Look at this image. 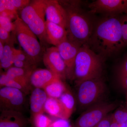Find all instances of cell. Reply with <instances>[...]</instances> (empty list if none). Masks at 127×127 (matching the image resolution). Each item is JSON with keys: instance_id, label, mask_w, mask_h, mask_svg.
<instances>
[{"instance_id": "obj_1", "label": "cell", "mask_w": 127, "mask_h": 127, "mask_svg": "<svg viewBox=\"0 0 127 127\" xmlns=\"http://www.w3.org/2000/svg\"><path fill=\"white\" fill-rule=\"evenodd\" d=\"M95 24L87 45L95 53L105 59L125 47L119 16L104 15Z\"/></svg>"}, {"instance_id": "obj_2", "label": "cell", "mask_w": 127, "mask_h": 127, "mask_svg": "<svg viewBox=\"0 0 127 127\" xmlns=\"http://www.w3.org/2000/svg\"><path fill=\"white\" fill-rule=\"evenodd\" d=\"M65 10L67 39L82 46L87 44L95 24L91 14L83 9L80 0H58Z\"/></svg>"}, {"instance_id": "obj_3", "label": "cell", "mask_w": 127, "mask_h": 127, "mask_svg": "<svg viewBox=\"0 0 127 127\" xmlns=\"http://www.w3.org/2000/svg\"><path fill=\"white\" fill-rule=\"evenodd\" d=\"M104 59L87 44L83 45L75 59L72 79L77 84L102 76Z\"/></svg>"}, {"instance_id": "obj_4", "label": "cell", "mask_w": 127, "mask_h": 127, "mask_svg": "<svg viewBox=\"0 0 127 127\" xmlns=\"http://www.w3.org/2000/svg\"><path fill=\"white\" fill-rule=\"evenodd\" d=\"M19 17L31 30L43 46L48 43L46 39L44 0L31 1L26 6L20 10Z\"/></svg>"}, {"instance_id": "obj_5", "label": "cell", "mask_w": 127, "mask_h": 127, "mask_svg": "<svg viewBox=\"0 0 127 127\" xmlns=\"http://www.w3.org/2000/svg\"><path fill=\"white\" fill-rule=\"evenodd\" d=\"M76 85L77 100L80 110L84 111L104 101L107 87L102 76L83 81Z\"/></svg>"}, {"instance_id": "obj_6", "label": "cell", "mask_w": 127, "mask_h": 127, "mask_svg": "<svg viewBox=\"0 0 127 127\" xmlns=\"http://www.w3.org/2000/svg\"><path fill=\"white\" fill-rule=\"evenodd\" d=\"M14 22L15 29L13 32L19 45L36 65L43 59L45 51L43 46L19 16Z\"/></svg>"}, {"instance_id": "obj_7", "label": "cell", "mask_w": 127, "mask_h": 127, "mask_svg": "<svg viewBox=\"0 0 127 127\" xmlns=\"http://www.w3.org/2000/svg\"><path fill=\"white\" fill-rule=\"evenodd\" d=\"M117 106L116 102L105 101L95 104L82 113L73 127H95Z\"/></svg>"}, {"instance_id": "obj_8", "label": "cell", "mask_w": 127, "mask_h": 127, "mask_svg": "<svg viewBox=\"0 0 127 127\" xmlns=\"http://www.w3.org/2000/svg\"><path fill=\"white\" fill-rule=\"evenodd\" d=\"M26 94L18 89L4 87L0 89V110L22 112L26 102Z\"/></svg>"}, {"instance_id": "obj_9", "label": "cell", "mask_w": 127, "mask_h": 127, "mask_svg": "<svg viewBox=\"0 0 127 127\" xmlns=\"http://www.w3.org/2000/svg\"><path fill=\"white\" fill-rule=\"evenodd\" d=\"M92 14L119 16L127 14V0H97L88 5Z\"/></svg>"}, {"instance_id": "obj_10", "label": "cell", "mask_w": 127, "mask_h": 127, "mask_svg": "<svg viewBox=\"0 0 127 127\" xmlns=\"http://www.w3.org/2000/svg\"><path fill=\"white\" fill-rule=\"evenodd\" d=\"M44 65L62 79L67 77L66 67L56 47L47 48L43 57Z\"/></svg>"}, {"instance_id": "obj_11", "label": "cell", "mask_w": 127, "mask_h": 127, "mask_svg": "<svg viewBox=\"0 0 127 127\" xmlns=\"http://www.w3.org/2000/svg\"><path fill=\"white\" fill-rule=\"evenodd\" d=\"M82 46L67 39L56 47L66 67L67 77L72 79L74 63Z\"/></svg>"}, {"instance_id": "obj_12", "label": "cell", "mask_w": 127, "mask_h": 127, "mask_svg": "<svg viewBox=\"0 0 127 127\" xmlns=\"http://www.w3.org/2000/svg\"><path fill=\"white\" fill-rule=\"evenodd\" d=\"M44 2L46 20L59 25L66 30V13L58 0H44Z\"/></svg>"}, {"instance_id": "obj_13", "label": "cell", "mask_w": 127, "mask_h": 127, "mask_svg": "<svg viewBox=\"0 0 127 127\" xmlns=\"http://www.w3.org/2000/svg\"><path fill=\"white\" fill-rule=\"evenodd\" d=\"M59 79L61 78L49 69L39 68L34 69L32 72L29 81L32 87L43 89L48 84Z\"/></svg>"}, {"instance_id": "obj_14", "label": "cell", "mask_w": 127, "mask_h": 127, "mask_svg": "<svg viewBox=\"0 0 127 127\" xmlns=\"http://www.w3.org/2000/svg\"><path fill=\"white\" fill-rule=\"evenodd\" d=\"M28 121L20 111H0V127H27Z\"/></svg>"}, {"instance_id": "obj_15", "label": "cell", "mask_w": 127, "mask_h": 127, "mask_svg": "<svg viewBox=\"0 0 127 127\" xmlns=\"http://www.w3.org/2000/svg\"><path fill=\"white\" fill-rule=\"evenodd\" d=\"M46 39L48 43L55 47L67 38V32L64 28L46 20L45 23Z\"/></svg>"}, {"instance_id": "obj_16", "label": "cell", "mask_w": 127, "mask_h": 127, "mask_svg": "<svg viewBox=\"0 0 127 127\" xmlns=\"http://www.w3.org/2000/svg\"><path fill=\"white\" fill-rule=\"evenodd\" d=\"M47 94L42 89L34 88L30 98L31 118L40 114L44 113V107L48 98Z\"/></svg>"}, {"instance_id": "obj_17", "label": "cell", "mask_w": 127, "mask_h": 127, "mask_svg": "<svg viewBox=\"0 0 127 127\" xmlns=\"http://www.w3.org/2000/svg\"><path fill=\"white\" fill-rule=\"evenodd\" d=\"M0 88L10 87L20 89L27 95L32 89L29 81L22 78H10L7 77L5 73L1 74L0 77Z\"/></svg>"}, {"instance_id": "obj_18", "label": "cell", "mask_w": 127, "mask_h": 127, "mask_svg": "<svg viewBox=\"0 0 127 127\" xmlns=\"http://www.w3.org/2000/svg\"><path fill=\"white\" fill-rule=\"evenodd\" d=\"M44 111L57 118L67 120L64 109L59 99L48 97L44 106Z\"/></svg>"}, {"instance_id": "obj_19", "label": "cell", "mask_w": 127, "mask_h": 127, "mask_svg": "<svg viewBox=\"0 0 127 127\" xmlns=\"http://www.w3.org/2000/svg\"><path fill=\"white\" fill-rule=\"evenodd\" d=\"M43 89L48 97L59 99L67 89L62 79H59L48 84Z\"/></svg>"}, {"instance_id": "obj_20", "label": "cell", "mask_w": 127, "mask_h": 127, "mask_svg": "<svg viewBox=\"0 0 127 127\" xmlns=\"http://www.w3.org/2000/svg\"><path fill=\"white\" fill-rule=\"evenodd\" d=\"M65 111L66 119L68 120L71 116L75 108V100L72 94L68 89L59 98Z\"/></svg>"}, {"instance_id": "obj_21", "label": "cell", "mask_w": 127, "mask_h": 127, "mask_svg": "<svg viewBox=\"0 0 127 127\" xmlns=\"http://www.w3.org/2000/svg\"><path fill=\"white\" fill-rule=\"evenodd\" d=\"M34 70L12 66L6 70L4 73L7 77L10 78H23L29 81L30 75Z\"/></svg>"}, {"instance_id": "obj_22", "label": "cell", "mask_w": 127, "mask_h": 127, "mask_svg": "<svg viewBox=\"0 0 127 127\" xmlns=\"http://www.w3.org/2000/svg\"><path fill=\"white\" fill-rule=\"evenodd\" d=\"M32 127H50L53 121L43 113L40 114L31 118Z\"/></svg>"}, {"instance_id": "obj_23", "label": "cell", "mask_w": 127, "mask_h": 127, "mask_svg": "<svg viewBox=\"0 0 127 127\" xmlns=\"http://www.w3.org/2000/svg\"><path fill=\"white\" fill-rule=\"evenodd\" d=\"M112 120L120 125L125 124L127 121V110L118 109L112 114Z\"/></svg>"}, {"instance_id": "obj_24", "label": "cell", "mask_w": 127, "mask_h": 127, "mask_svg": "<svg viewBox=\"0 0 127 127\" xmlns=\"http://www.w3.org/2000/svg\"><path fill=\"white\" fill-rule=\"evenodd\" d=\"M0 27L6 30L9 32H12L15 30L14 22H12L11 19L4 16L0 15Z\"/></svg>"}, {"instance_id": "obj_25", "label": "cell", "mask_w": 127, "mask_h": 127, "mask_svg": "<svg viewBox=\"0 0 127 127\" xmlns=\"http://www.w3.org/2000/svg\"><path fill=\"white\" fill-rule=\"evenodd\" d=\"M5 10L17 14V10L12 3L11 0H0V13Z\"/></svg>"}, {"instance_id": "obj_26", "label": "cell", "mask_w": 127, "mask_h": 127, "mask_svg": "<svg viewBox=\"0 0 127 127\" xmlns=\"http://www.w3.org/2000/svg\"><path fill=\"white\" fill-rule=\"evenodd\" d=\"M121 22V32L123 40L125 46L127 45V16L124 15L120 17Z\"/></svg>"}, {"instance_id": "obj_27", "label": "cell", "mask_w": 127, "mask_h": 127, "mask_svg": "<svg viewBox=\"0 0 127 127\" xmlns=\"http://www.w3.org/2000/svg\"><path fill=\"white\" fill-rule=\"evenodd\" d=\"M50 127H73L68 120L57 118L53 121Z\"/></svg>"}, {"instance_id": "obj_28", "label": "cell", "mask_w": 127, "mask_h": 127, "mask_svg": "<svg viewBox=\"0 0 127 127\" xmlns=\"http://www.w3.org/2000/svg\"><path fill=\"white\" fill-rule=\"evenodd\" d=\"M11 1L17 10H20L27 6L31 1L28 0H11Z\"/></svg>"}, {"instance_id": "obj_29", "label": "cell", "mask_w": 127, "mask_h": 127, "mask_svg": "<svg viewBox=\"0 0 127 127\" xmlns=\"http://www.w3.org/2000/svg\"><path fill=\"white\" fill-rule=\"evenodd\" d=\"M112 121V114H109L95 127H110Z\"/></svg>"}, {"instance_id": "obj_30", "label": "cell", "mask_w": 127, "mask_h": 127, "mask_svg": "<svg viewBox=\"0 0 127 127\" xmlns=\"http://www.w3.org/2000/svg\"><path fill=\"white\" fill-rule=\"evenodd\" d=\"M11 34L6 30L0 27V41L5 43L10 39Z\"/></svg>"}, {"instance_id": "obj_31", "label": "cell", "mask_w": 127, "mask_h": 127, "mask_svg": "<svg viewBox=\"0 0 127 127\" xmlns=\"http://www.w3.org/2000/svg\"><path fill=\"white\" fill-rule=\"evenodd\" d=\"M127 76V57L122 64L119 71V76L120 78Z\"/></svg>"}, {"instance_id": "obj_32", "label": "cell", "mask_w": 127, "mask_h": 127, "mask_svg": "<svg viewBox=\"0 0 127 127\" xmlns=\"http://www.w3.org/2000/svg\"><path fill=\"white\" fill-rule=\"evenodd\" d=\"M120 79L123 85L127 88V76L120 78Z\"/></svg>"}, {"instance_id": "obj_33", "label": "cell", "mask_w": 127, "mask_h": 127, "mask_svg": "<svg viewBox=\"0 0 127 127\" xmlns=\"http://www.w3.org/2000/svg\"><path fill=\"white\" fill-rule=\"evenodd\" d=\"M4 43H2L1 41H0V58H1L3 52H4Z\"/></svg>"}, {"instance_id": "obj_34", "label": "cell", "mask_w": 127, "mask_h": 127, "mask_svg": "<svg viewBox=\"0 0 127 127\" xmlns=\"http://www.w3.org/2000/svg\"><path fill=\"white\" fill-rule=\"evenodd\" d=\"M110 127H121L120 125L112 120Z\"/></svg>"}, {"instance_id": "obj_35", "label": "cell", "mask_w": 127, "mask_h": 127, "mask_svg": "<svg viewBox=\"0 0 127 127\" xmlns=\"http://www.w3.org/2000/svg\"><path fill=\"white\" fill-rule=\"evenodd\" d=\"M124 127H127V122L125 123V126H124Z\"/></svg>"}, {"instance_id": "obj_36", "label": "cell", "mask_w": 127, "mask_h": 127, "mask_svg": "<svg viewBox=\"0 0 127 127\" xmlns=\"http://www.w3.org/2000/svg\"></svg>"}]
</instances>
